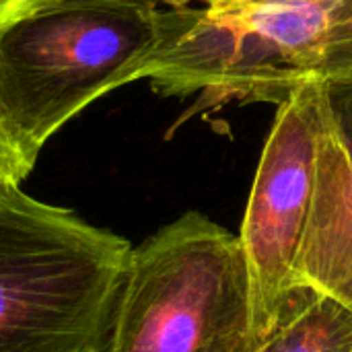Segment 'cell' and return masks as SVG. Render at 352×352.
<instances>
[{
	"label": "cell",
	"mask_w": 352,
	"mask_h": 352,
	"mask_svg": "<svg viewBox=\"0 0 352 352\" xmlns=\"http://www.w3.org/2000/svg\"><path fill=\"white\" fill-rule=\"evenodd\" d=\"M352 72V0L161 6L144 78L161 97L198 95L177 122L227 103H276Z\"/></svg>",
	"instance_id": "1"
},
{
	"label": "cell",
	"mask_w": 352,
	"mask_h": 352,
	"mask_svg": "<svg viewBox=\"0 0 352 352\" xmlns=\"http://www.w3.org/2000/svg\"><path fill=\"white\" fill-rule=\"evenodd\" d=\"M132 245L0 188V352H107Z\"/></svg>",
	"instance_id": "2"
},
{
	"label": "cell",
	"mask_w": 352,
	"mask_h": 352,
	"mask_svg": "<svg viewBox=\"0 0 352 352\" xmlns=\"http://www.w3.org/2000/svg\"><path fill=\"white\" fill-rule=\"evenodd\" d=\"M157 0H52L0 27V116L23 157L103 95L142 80Z\"/></svg>",
	"instance_id": "3"
},
{
	"label": "cell",
	"mask_w": 352,
	"mask_h": 352,
	"mask_svg": "<svg viewBox=\"0 0 352 352\" xmlns=\"http://www.w3.org/2000/svg\"><path fill=\"white\" fill-rule=\"evenodd\" d=\"M107 352H254L239 237L188 210L132 248Z\"/></svg>",
	"instance_id": "4"
},
{
	"label": "cell",
	"mask_w": 352,
	"mask_h": 352,
	"mask_svg": "<svg viewBox=\"0 0 352 352\" xmlns=\"http://www.w3.org/2000/svg\"><path fill=\"white\" fill-rule=\"evenodd\" d=\"M322 82L295 89L276 109L252 182L239 241L250 278L252 346L274 332L297 287L318 177Z\"/></svg>",
	"instance_id": "5"
},
{
	"label": "cell",
	"mask_w": 352,
	"mask_h": 352,
	"mask_svg": "<svg viewBox=\"0 0 352 352\" xmlns=\"http://www.w3.org/2000/svg\"><path fill=\"white\" fill-rule=\"evenodd\" d=\"M297 287L314 289L352 314V167L324 87L316 194L297 264Z\"/></svg>",
	"instance_id": "6"
},
{
	"label": "cell",
	"mask_w": 352,
	"mask_h": 352,
	"mask_svg": "<svg viewBox=\"0 0 352 352\" xmlns=\"http://www.w3.org/2000/svg\"><path fill=\"white\" fill-rule=\"evenodd\" d=\"M254 352H352V314L334 299L299 287L274 332Z\"/></svg>",
	"instance_id": "7"
},
{
	"label": "cell",
	"mask_w": 352,
	"mask_h": 352,
	"mask_svg": "<svg viewBox=\"0 0 352 352\" xmlns=\"http://www.w3.org/2000/svg\"><path fill=\"white\" fill-rule=\"evenodd\" d=\"M322 87L328 111L334 120V126L346 148L352 167V72L322 82Z\"/></svg>",
	"instance_id": "8"
},
{
	"label": "cell",
	"mask_w": 352,
	"mask_h": 352,
	"mask_svg": "<svg viewBox=\"0 0 352 352\" xmlns=\"http://www.w3.org/2000/svg\"><path fill=\"white\" fill-rule=\"evenodd\" d=\"M33 167L35 165H31L23 157L0 116V188L21 186V182L33 171Z\"/></svg>",
	"instance_id": "9"
},
{
	"label": "cell",
	"mask_w": 352,
	"mask_h": 352,
	"mask_svg": "<svg viewBox=\"0 0 352 352\" xmlns=\"http://www.w3.org/2000/svg\"><path fill=\"white\" fill-rule=\"evenodd\" d=\"M52 0H0V27Z\"/></svg>",
	"instance_id": "10"
},
{
	"label": "cell",
	"mask_w": 352,
	"mask_h": 352,
	"mask_svg": "<svg viewBox=\"0 0 352 352\" xmlns=\"http://www.w3.org/2000/svg\"><path fill=\"white\" fill-rule=\"evenodd\" d=\"M157 2L165 6H182V4H206L210 0H157Z\"/></svg>",
	"instance_id": "11"
}]
</instances>
